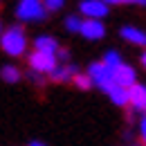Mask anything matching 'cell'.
<instances>
[{"instance_id": "6da1fadb", "label": "cell", "mask_w": 146, "mask_h": 146, "mask_svg": "<svg viewBox=\"0 0 146 146\" xmlns=\"http://www.w3.org/2000/svg\"><path fill=\"white\" fill-rule=\"evenodd\" d=\"M27 45H29V40H27V34H25L23 25H9L5 29L2 38H0V50L7 56H14V58L25 54Z\"/></svg>"}, {"instance_id": "7a4b0ae2", "label": "cell", "mask_w": 146, "mask_h": 146, "mask_svg": "<svg viewBox=\"0 0 146 146\" xmlns=\"http://www.w3.org/2000/svg\"><path fill=\"white\" fill-rule=\"evenodd\" d=\"M47 16V9L38 0H20L16 5V18L20 23H40Z\"/></svg>"}, {"instance_id": "3957f363", "label": "cell", "mask_w": 146, "mask_h": 146, "mask_svg": "<svg viewBox=\"0 0 146 146\" xmlns=\"http://www.w3.org/2000/svg\"><path fill=\"white\" fill-rule=\"evenodd\" d=\"M88 76H90L92 86H97V88H101V90L108 94V90L115 86V74L110 68L104 65V61H97V63H90V68H88Z\"/></svg>"}, {"instance_id": "277c9868", "label": "cell", "mask_w": 146, "mask_h": 146, "mask_svg": "<svg viewBox=\"0 0 146 146\" xmlns=\"http://www.w3.org/2000/svg\"><path fill=\"white\" fill-rule=\"evenodd\" d=\"M27 63H29V70L36 74H52L58 68V61L54 54H45V52H32L27 56Z\"/></svg>"}, {"instance_id": "5b68a950", "label": "cell", "mask_w": 146, "mask_h": 146, "mask_svg": "<svg viewBox=\"0 0 146 146\" xmlns=\"http://www.w3.org/2000/svg\"><path fill=\"white\" fill-rule=\"evenodd\" d=\"M79 11L83 20H104L108 16V2L104 0H83L79 2Z\"/></svg>"}, {"instance_id": "8992f818", "label": "cell", "mask_w": 146, "mask_h": 146, "mask_svg": "<svg viewBox=\"0 0 146 146\" xmlns=\"http://www.w3.org/2000/svg\"><path fill=\"white\" fill-rule=\"evenodd\" d=\"M112 74H115V83L121 86V88H126V90H130V88L137 83V72H135V68L128 65V63H121Z\"/></svg>"}, {"instance_id": "52a82bcc", "label": "cell", "mask_w": 146, "mask_h": 146, "mask_svg": "<svg viewBox=\"0 0 146 146\" xmlns=\"http://www.w3.org/2000/svg\"><path fill=\"white\" fill-rule=\"evenodd\" d=\"M81 36L88 38V40H101V38L106 36V25L101 20H83Z\"/></svg>"}, {"instance_id": "ba28073f", "label": "cell", "mask_w": 146, "mask_h": 146, "mask_svg": "<svg viewBox=\"0 0 146 146\" xmlns=\"http://www.w3.org/2000/svg\"><path fill=\"white\" fill-rule=\"evenodd\" d=\"M119 36L124 38L126 43H130V45H142V47H146V32H144V29H139V27H135V25L121 27Z\"/></svg>"}, {"instance_id": "9c48e42d", "label": "cell", "mask_w": 146, "mask_h": 146, "mask_svg": "<svg viewBox=\"0 0 146 146\" xmlns=\"http://www.w3.org/2000/svg\"><path fill=\"white\" fill-rule=\"evenodd\" d=\"M34 50L36 52H45V54H54L61 50V45H58V40L54 36H47V34H40V36L34 38Z\"/></svg>"}, {"instance_id": "30bf717a", "label": "cell", "mask_w": 146, "mask_h": 146, "mask_svg": "<svg viewBox=\"0 0 146 146\" xmlns=\"http://www.w3.org/2000/svg\"><path fill=\"white\" fill-rule=\"evenodd\" d=\"M76 74H79V68H76L74 63H65V65H61V63H58V68L50 74V79L56 81V83H65V81H74V76H76Z\"/></svg>"}, {"instance_id": "8fae6325", "label": "cell", "mask_w": 146, "mask_h": 146, "mask_svg": "<svg viewBox=\"0 0 146 146\" xmlns=\"http://www.w3.org/2000/svg\"><path fill=\"white\" fill-rule=\"evenodd\" d=\"M128 97H130V106L133 108L144 112V108H146V86L144 83H135L128 90Z\"/></svg>"}, {"instance_id": "7c38bea8", "label": "cell", "mask_w": 146, "mask_h": 146, "mask_svg": "<svg viewBox=\"0 0 146 146\" xmlns=\"http://www.w3.org/2000/svg\"><path fill=\"white\" fill-rule=\"evenodd\" d=\"M108 97H110V101H112L115 106H121V108H124V106H130L128 90H126V88H121V86H117V83L108 90Z\"/></svg>"}, {"instance_id": "4fadbf2b", "label": "cell", "mask_w": 146, "mask_h": 146, "mask_svg": "<svg viewBox=\"0 0 146 146\" xmlns=\"http://www.w3.org/2000/svg\"><path fill=\"white\" fill-rule=\"evenodd\" d=\"M0 79L7 81V83H18V81H20V70L16 68V65L7 63V65L0 68Z\"/></svg>"}, {"instance_id": "5bb4252c", "label": "cell", "mask_w": 146, "mask_h": 146, "mask_svg": "<svg viewBox=\"0 0 146 146\" xmlns=\"http://www.w3.org/2000/svg\"><path fill=\"white\" fill-rule=\"evenodd\" d=\"M121 63H124V61H121V54H119L117 50H108V52H106V56H104V65H106V68H110V70L115 72Z\"/></svg>"}, {"instance_id": "9a60e30c", "label": "cell", "mask_w": 146, "mask_h": 146, "mask_svg": "<svg viewBox=\"0 0 146 146\" xmlns=\"http://www.w3.org/2000/svg\"><path fill=\"white\" fill-rule=\"evenodd\" d=\"M63 25H65V29H68V32H72V34H81L83 18H81V16H76V14H70V16H65Z\"/></svg>"}, {"instance_id": "2e32d148", "label": "cell", "mask_w": 146, "mask_h": 146, "mask_svg": "<svg viewBox=\"0 0 146 146\" xmlns=\"http://www.w3.org/2000/svg\"><path fill=\"white\" fill-rule=\"evenodd\" d=\"M74 86H76V88H79V90H90L92 88V81H90V76H88V74H76V76H74V81H72Z\"/></svg>"}, {"instance_id": "e0dca14e", "label": "cell", "mask_w": 146, "mask_h": 146, "mask_svg": "<svg viewBox=\"0 0 146 146\" xmlns=\"http://www.w3.org/2000/svg\"><path fill=\"white\" fill-rule=\"evenodd\" d=\"M43 5H45L47 11H58V9L63 7V0H47V2H43Z\"/></svg>"}, {"instance_id": "ac0fdd59", "label": "cell", "mask_w": 146, "mask_h": 146, "mask_svg": "<svg viewBox=\"0 0 146 146\" xmlns=\"http://www.w3.org/2000/svg\"><path fill=\"white\" fill-rule=\"evenodd\" d=\"M27 79H29L32 83H36V86H43V83H45V76H43V74L32 72V70H29V74H27Z\"/></svg>"}, {"instance_id": "d6986e66", "label": "cell", "mask_w": 146, "mask_h": 146, "mask_svg": "<svg viewBox=\"0 0 146 146\" xmlns=\"http://www.w3.org/2000/svg\"><path fill=\"white\" fill-rule=\"evenodd\" d=\"M139 135H142V139L146 142V115L142 117V121H139Z\"/></svg>"}, {"instance_id": "ffe728a7", "label": "cell", "mask_w": 146, "mask_h": 146, "mask_svg": "<svg viewBox=\"0 0 146 146\" xmlns=\"http://www.w3.org/2000/svg\"><path fill=\"white\" fill-rule=\"evenodd\" d=\"M27 146H47V144H43V142H38V139H34V142H29Z\"/></svg>"}, {"instance_id": "44dd1931", "label": "cell", "mask_w": 146, "mask_h": 146, "mask_svg": "<svg viewBox=\"0 0 146 146\" xmlns=\"http://www.w3.org/2000/svg\"><path fill=\"white\" fill-rule=\"evenodd\" d=\"M139 61H142V65H144V68H146V52H144V54H142V58H139Z\"/></svg>"}, {"instance_id": "7402d4cb", "label": "cell", "mask_w": 146, "mask_h": 146, "mask_svg": "<svg viewBox=\"0 0 146 146\" xmlns=\"http://www.w3.org/2000/svg\"><path fill=\"white\" fill-rule=\"evenodd\" d=\"M2 34H5V25H2V20H0V38H2Z\"/></svg>"}, {"instance_id": "603a6c76", "label": "cell", "mask_w": 146, "mask_h": 146, "mask_svg": "<svg viewBox=\"0 0 146 146\" xmlns=\"http://www.w3.org/2000/svg\"><path fill=\"white\" fill-rule=\"evenodd\" d=\"M133 146H142V144H133Z\"/></svg>"}, {"instance_id": "cb8c5ba5", "label": "cell", "mask_w": 146, "mask_h": 146, "mask_svg": "<svg viewBox=\"0 0 146 146\" xmlns=\"http://www.w3.org/2000/svg\"><path fill=\"white\" fill-rule=\"evenodd\" d=\"M144 115H146V108H144Z\"/></svg>"}]
</instances>
